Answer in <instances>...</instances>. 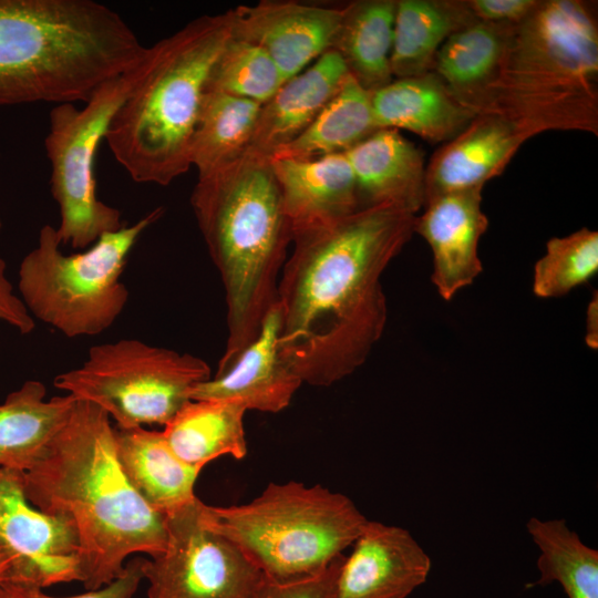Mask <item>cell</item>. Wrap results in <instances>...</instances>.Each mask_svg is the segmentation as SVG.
<instances>
[{"mask_svg":"<svg viewBox=\"0 0 598 598\" xmlns=\"http://www.w3.org/2000/svg\"><path fill=\"white\" fill-rule=\"evenodd\" d=\"M415 216L382 205L292 231L277 290L278 344L302 383L329 386L364 363L388 318L381 276Z\"/></svg>","mask_w":598,"mask_h":598,"instance_id":"cell-1","label":"cell"},{"mask_svg":"<svg viewBox=\"0 0 598 598\" xmlns=\"http://www.w3.org/2000/svg\"><path fill=\"white\" fill-rule=\"evenodd\" d=\"M23 492L41 512L75 529L86 590L121 575L127 557L152 558L166 546V516L132 487L118 463L111 417L75 401L72 412L35 464L22 473Z\"/></svg>","mask_w":598,"mask_h":598,"instance_id":"cell-2","label":"cell"},{"mask_svg":"<svg viewBox=\"0 0 598 598\" xmlns=\"http://www.w3.org/2000/svg\"><path fill=\"white\" fill-rule=\"evenodd\" d=\"M190 204L225 290L228 334L217 374L257 337L277 302L292 229L269 157L246 153L198 176Z\"/></svg>","mask_w":598,"mask_h":598,"instance_id":"cell-3","label":"cell"},{"mask_svg":"<svg viewBox=\"0 0 598 598\" xmlns=\"http://www.w3.org/2000/svg\"><path fill=\"white\" fill-rule=\"evenodd\" d=\"M230 37L227 12L204 14L145 47L105 141L136 183L167 186L189 167L208 76Z\"/></svg>","mask_w":598,"mask_h":598,"instance_id":"cell-4","label":"cell"},{"mask_svg":"<svg viewBox=\"0 0 598 598\" xmlns=\"http://www.w3.org/2000/svg\"><path fill=\"white\" fill-rule=\"evenodd\" d=\"M598 30L578 0L539 1L512 28L481 114H496L534 137L547 131L598 134Z\"/></svg>","mask_w":598,"mask_h":598,"instance_id":"cell-5","label":"cell"},{"mask_svg":"<svg viewBox=\"0 0 598 598\" xmlns=\"http://www.w3.org/2000/svg\"><path fill=\"white\" fill-rule=\"evenodd\" d=\"M200 514L275 582L319 574L354 543L368 522L344 494L293 481L270 483L243 505L202 502Z\"/></svg>","mask_w":598,"mask_h":598,"instance_id":"cell-6","label":"cell"},{"mask_svg":"<svg viewBox=\"0 0 598 598\" xmlns=\"http://www.w3.org/2000/svg\"><path fill=\"white\" fill-rule=\"evenodd\" d=\"M164 213L157 207L130 226L102 235L82 252L61 250L56 228L44 225L20 262L18 288L30 315L68 338L107 330L128 301L121 281L126 259Z\"/></svg>","mask_w":598,"mask_h":598,"instance_id":"cell-7","label":"cell"},{"mask_svg":"<svg viewBox=\"0 0 598 598\" xmlns=\"http://www.w3.org/2000/svg\"><path fill=\"white\" fill-rule=\"evenodd\" d=\"M209 378L198 357L121 339L90 348L83 364L56 375L54 386L100 406L116 426L135 427L166 425Z\"/></svg>","mask_w":598,"mask_h":598,"instance_id":"cell-8","label":"cell"},{"mask_svg":"<svg viewBox=\"0 0 598 598\" xmlns=\"http://www.w3.org/2000/svg\"><path fill=\"white\" fill-rule=\"evenodd\" d=\"M127 89L124 73L102 84L83 107L61 103L49 114L44 148L51 165V194L60 212L56 231L62 245L89 248L102 235L124 226L121 210L97 197L95 157Z\"/></svg>","mask_w":598,"mask_h":598,"instance_id":"cell-9","label":"cell"},{"mask_svg":"<svg viewBox=\"0 0 598 598\" xmlns=\"http://www.w3.org/2000/svg\"><path fill=\"white\" fill-rule=\"evenodd\" d=\"M199 498L166 515L165 549L145 559L147 598H259L266 580L243 550L205 524Z\"/></svg>","mask_w":598,"mask_h":598,"instance_id":"cell-10","label":"cell"},{"mask_svg":"<svg viewBox=\"0 0 598 598\" xmlns=\"http://www.w3.org/2000/svg\"><path fill=\"white\" fill-rule=\"evenodd\" d=\"M22 473L0 467V546L11 557L7 581L47 588L83 578L72 524L27 499Z\"/></svg>","mask_w":598,"mask_h":598,"instance_id":"cell-11","label":"cell"},{"mask_svg":"<svg viewBox=\"0 0 598 598\" xmlns=\"http://www.w3.org/2000/svg\"><path fill=\"white\" fill-rule=\"evenodd\" d=\"M346 4L264 0L227 12L231 37L258 45L286 81L333 47Z\"/></svg>","mask_w":598,"mask_h":598,"instance_id":"cell-12","label":"cell"},{"mask_svg":"<svg viewBox=\"0 0 598 598\" xmlns=\"http://www.w3.org/2000/svg\"><path fill=\"white\" fill-rule=\"evenodd\" d=\"M342 556L329 598H406L430 574V556L400 526L368 520Z\"/></svg>","mask_w":598,"mask_h":598,"instance_id":"cell-13","label":"cell"},{"mask_svg":"<svg viewBox=\"0 0 598 598\" xmlns=\"http://www.w3.org/2000/svg\"><path fill=\"white\" fill-rule=\"evenodd\" d=\"M482 190L475 187L432 197L415 216L414 233L431 248L432 282L444 300L472 285L483 270L478 243L488 218L482 210Z\"/></svg>","mask_w":598,"mask_h":598,"instance_id":"cell-14","label":"cell"},{"mask_svg":"<svg viewBox=\"0 0 598 598\" xmlns=\"http://www.w3.org/2000/svg\"><path fill=\"white\" fill-rule=\"evenodd\" d=\"M277 302L259 333L224 372L194 386L190 400H230L247 410L277 413L289 405L302 381L282 359Z\"/></svg>","mask_w":598,"mask_h":598,"instance_id":"cell-15","label":"cell"},{"mask_svg":"<svg viewBox=\"0 0 598 598\" xmlns=\"http://www.w3.org/2000/svg\"><path fill=\"white\" fill-rule=\"evenodd\" d=\"M529 135L496 114H478L441 146L425 168V202L432 197L484 187L501 175ZM425 204V203H424Z\"/></svg>","mask_w":598,"mask_h":598,"instance_id":"cell-16","label":"cell"},{"mask_svg":"<svg viewBox=\"0 0 598 598\" xmlns=\"http://www.w3.org/2000/svg\"><path fill=\"white\" fill-rule=\"evenodd\" d=\"M344 154L360 209L391 205L416 215L423 208L424 153L398 130L379 128Z\"/></svg>","mask_w":598,"mask_h":598,"instance_id":"cell-17","label":"cell"},{"mask_svg":"<svg viewBox=\"0 0 598 598\" xmlns=\"http://www.w3.org/2000/svg\"><path fill=\"white\" fill-rule=\"evenodd\" d=\"M269 159L292 231L329 224L360 209L344 153L313 159Z\"/></svg>","mask_w":598,"mask_h":598,"instance_id":"cell-18","label":"cell"},{"mask_svg":"<svg viewBox=\"0 0 598 598\" xmlns=\"http://www.w3.org/2000/svg\"><path fill=\"white\" fill-rule=\"evenodd\" d=\"M348 75L339 53L329 50L287 80L262 103L246 153L270 157L279 147L293 141L317 118Z\"/></svg>","mask_w":598,"mask_h":598,"instance_id":"cell-19","label":"cell"},{"mask_svg":"<svg viewBox=\"0 0 598 598\" xmlns=\"http://www.w3.org/2000/svg\"><path fill=\"white\" fill-rule=\"evenodd\" d=\"M378 128L406 130L430 143H446L476 116L434 72L399 78L370 93Z\"/></svg>","mask_w":598,"mask_h":598,"instance_id":"cell-20","label":"cell"},{"mask_svg":"<svg viewBox=\"0 0 598 598\" xmlns=\"http://www.w3.org/2000/svg\"><path fill=\"white\" fill-rule=\"evenodd\" d=\"M114 437L124 475L154 511L166 516L196 498L194 485L202 470L178 458L163 432L116 426Z\"/></svg>","mask_w":598,"mask_h":598,"instance_id":"cell-21","label":"cell"},{"mask_svg":"<svg viewBox=\"0 0 598 598\" xmlns=\"http://www.w3.org/2000/svg\"><path fill=\"white\" fill-rule=\"evenodd\" d=\"M514 24L475 19L453 32L435 55L432 72L475 115L487 104Z\"/></svg>","mask_w":598,"mask_h":598,"instance_id":"cell-22","label":"cell"},{"mask_svg":"<svg viewBox=\"0 0 598 598\" xmlns=\"http://www.w3.org/2000/svg\"><path fill=\"white\" fill-rule=\"evenodd\" d=\"M45 394L42 382L28 380L0 404V467L30 470L68 421L76 399Z\"/></svg>","mask_w":598,"mask_h":598,"instance_id":"cell-23","label":"cell"},{"mask_svg":"<svg viewBox=\"0 0 598 598\" xmlns=\"http://www.w3.org/2000/svg\"><path fill=\"white\" fill-rule=\"evenodd\" d=\"M247 409L230 400H190L165 425L163 435L175 455L199 470L210 461L247 455L244 415Z\"/></svg>","mask_w":598,"mask_h":598,"instance_id":"cell-24","label":"cell"},{"mask_svg":"<svg viewBox=\"0 0 598 598\" xmlns=\"http://www.w3.org/2000/svg\"><path fill=\"white\" fill-rule=\"evenodd\" d=\"M473 20L466 1L396 0L392 75L399 79L431 72L444 41Z\"/></svg>","mask_w":598,"mask_h":598,"instance_id":"cell-25","label":"cell"},{"mask_svg":"<svg viewBox=\"0 0 598 598\" xmlns=\"http://www.w3.org/2000/svg\"><path fill=\"white\" fill-rule=\"evenodd\" d=\"M396 0L346 3L333 47L349 74L369 93L393 80L390 58Z\"/></svg>","mask_w":598,"mask_h":598,"instance_id":"cell-26","label":"cell"},{"mask_svg":"<svg viewBox=\"0 0 598 598\" xmlns=\"http://www.w3.org/2000/svg\"><path fill=\"white\" fill-rule=\"evenodd\" d=\"M377 130L370 93L349 74L317 118L269 158L313 159L346 153Z\"/></svg>","mask_w":598,"mask_h":598,"instance_id":"cell-27","label":"cell"},{"mask_svg":"<svg viewBox=\"0 0 598 598\" xmlns=\"http://www.w3.org/2000/svg\"><path fill=\"white\" fill-rule=\"evenodd\" d=\"M261 103L207 90L192 137L189 162L198 176L241 157L248 150Z\"/></svg>","mask_w":598,"mask_h":598,"instance_id":"cell-28","label":"cell"},{"mask_svg":"<svg viewBox=\"0 0 598 598\" xmlns=\"http://www.w3.org/2000/svg\"><path fill=\"white\" fill-rule=\"evenodd\" d=\"M527 532L539 550V578L533 586L557 581L567 598H598V550L587 546L564 519L527 522Z\"/></svg>","mask_w":598,"mask_h":598,"instance_id":"cell-29","label":"cell"},{"mask_svg":"<svg viewBox=\"0 0 598 598\" xmlns=\"http://www.w3.org/2000/svg\"><path fill=\"white\" fill-rule=\"evenodd\" d=\"M285 82L283 74L267 52L230 34L212 66L206 89L262 104Z\"/></svg>","mask_w":598,"mask_h":598,"instance_id":"cell-30","label":"cell"},{"mask_svg":"<svg viewBox=\"0 0 598 598\" xmlns=\"http://www.w3.org/2000/svg\"><path fill=\"white\" fill-rule=\"evenodd\" d=\"M598 270V234L586 227L546 244L537 260L533 292L539 298H559L585 283Z\"/></svg>","mask_w":598,"mask_h":598,"instance_id":"cell-31","label":"cell"},{"mask_svg":"<svg viewBox=\"0 0 598 598\" xmlns=\"http://www.w3.org/2000/svg\"><path fill=\"white\" fill-rule=\"evenodd\" d=\"M144 563L145 558L135 557L110 584L76 596L53 597L35 586L4 581L0 584V598H133L144 579Z\"/></svg>","mask_w":598,"mask_h":598,"instance_id":"cell-32","label":"cell"},{"mask_svg":"<svg viewBox=\"0 0 598 598\" xmlns=\"http://www.w3.org/2000/svg\"><path fill=\"white\" fill-rule=\"evenodd\" d=\"M342 554L317 575L288 582L265 580L259 598H329Z\"/></svg>","mask_w":598,"mask_h":598,"instance_id":"cell-33","label":"cell"},{"mask_svg":"<svg viewBox=\"0 0 598 598\" xmlns=\"http://www.w3.org/2000/svg\"><path fill=\"white\" fill-rule=\"evenodd\" d=\"M539 0H467L473 17L494 23H517L525 19Z\"/></svg>","mask_w":598,"mask_h":598,"instance_id":"cell-34","label":"cell"},{"mask_svg":"<svg viewBox=\"0 0 598 598\" xmlns=\"http://www.w3.org/2000/svg\"><path fill=\"white\" fill-rule=\"evenodd\" d=\"M0 320L14 327L20 333L28 334L34 327L33 317L17 295L7 277V264L0 258Z\"/></svg>","mask_w":598,"mask_h":598,"instance_id":"cell-35","label":"cell"},{"mask_svg":"<svg viewBox=\"0 0 598 598\" xmlns=\"http://www.w3.org/2000/svg\"><path fill=\"white\" fill-rule=\"evenodd\" d=\"M598 299L597 295L595 292V297H592L588 309H587V317H586V343L591 349H597L598 344Z\"/></svg>","mask_w":598,"mask_h":598,"instance_id":"cell-36","label":"cell"},{"mask_svg":"<svg viewBox=\"0 0 598 598\" xmlns=\"http://www.w3.org/2000/svg\"><path fill=\"white\" fill-rule=\"evenodd\" d=\"M11 561L9 554L0 546V584L7 581Z\"/></svg>","mask_w":598,"mask_h":598,"instance_id":"cell-37","label":"cell"},{"mask_svg":"<svg viewBox=\"0 0 598 598\" xmlns=\"http://www.w3.org/2000/svg\"><path fill=\"white\" fill-rule=\"evenodd\" d=\"M1 228H2V221H1V219H0V230H1Z\"/></svg>","mask_w":598,"mask_h":598,"instance_id":"cell-38","label":"cell"}]
</instances>
